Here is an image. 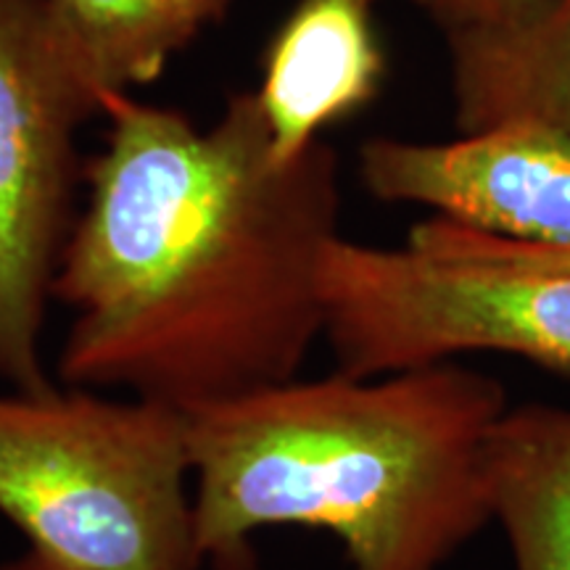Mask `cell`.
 Returning a JSON list of instances; mask_svg holds the SVG:
<instances>
[{"mask_svg":"<svg viewBox=\"0 0 570 570\" xmlns=\"http://www.w3.org/2000/svg\"><path fill=\"white\" fill-rule=\"evenodd\" d=\"M323 338L336 370L377 377L504 352L570 373V273L499 269L410 240L344 235L323 262Z\"/></svg>","mask_w":570,"mask_h":570,"instance_id":"277c9868","label":"cell"},{"mask_svg":"<svg viewBox=\"0 0 570 570\" xmlns=\"http://www.w3.org/2000/svg\"><path fill=\"white\" fill-rule=\"evenodd\" d=\"M230 3L233 0H151L156 19L175 53L190 46L206 27L223 21Z\"/></svg>","mask_w":570,"mask_h":570,"instance_id":"4fadbf2b","label":"cell"},{"mask_svg":"<svg viewBox=\"0 0 570 570\" xmlns=\"http://www.w3.org/2000/svg\"><path fill=\"white\" fill-rule=\"evenodd\" d=\"M0 515L77 570H204L188 412L61 383L0 396Z\"/></svg>","mask_w":570,"mask_h":570,"instance_id":"3957f363","label":"cell"},{"mask_svg":"<svg viewBox=\"0 0 570 570\" xmlns=\"http://www.w3.org/2000/svg\"><path fill=\"white\" fill-rule=\"evenodd\" d=\"M444 46L460 135L520 122L570 135V0L523 24L458 35Z\"/></svg>","mask_w":570,"mask_h":570,"instance_id":"ba28073f","label":"cell"},{"mask_svg":"<svg viewBox=\"0 0 570 570\" xmlns=\"http://www.w3.org/2000/svg\"><path fill=\"white\" fill-rule=\"evenodd\" d=\"M96 114L46 0H0V381L21 394L59 386L42 333L85 175L77 132Z\"/></svg>","mask_w":570,"mask_h":570,"instance_id":"5b68a950","label":"cell"},{"mask_svg":"<svg viewBox=\"0 0 570 570\" xmlns=\"http://www.w3.org/2000/svg\"><path fill=\"white\" fill-rule=\"evenodd\" d=\"M375 9L377 0H296L277 27L254 90L277 159L309 151L375 101L386 77Z\"/></svg>","mask_w":570,"mask_h":570,"instance_id":"52a82bcc","label":"cell"},{"mask_svg":"<svg viewBox=\"0 0 570 570\" xmlns=\"http://www.w3.org/2000/svg\"><path fill=\"white\" fill-rule=\"evenodd\" d=\"M0 570H77V568H71L61 560L48 558V554H42L38 550H27L24 554H19V558L0 562Z\"/></svg>","mask_w":570,"mask_h":570,"instance_id":"5bb4252c","label":"cell"},{"mask_svg":"<svg viewBox=\"0 0 570 570\" xmlns=\"http://www.w3.org/2000/svg\"><path fill=\"white\" fill-rule=\"evenodd\" d=\"M101 117L53 281L56 381L196 412L296 377L325 333L338 154L277 159L254 90L204 130L132 92H106Z\"/></svg>","mask_w":570,"mask_h":570,"instance_id":"6da1fadb","label":"cell"},{"mask_svg":"<svg viewBox=\"0 0 570 570\" xmlns=\"http://www.w3.org/2000/svg\"><path fill=\"white\" fill-rule=\"evenodd\" d=\"M497 377L458 362L377 377H291L188 412L196 544L256 570V537H338L354 570H441L491 520Z\"/></svg>","mask_w":570,"mask_h":570,"instance_id":"7a4b0ae2","label":"cell"},{"mask_svg":"<svg viewBox=\"0 0 570 570\" xmlns=\"http://www.w3.org/2000/svg\"><path fill=\"white\" fill-rule=\"evenodd\" d=\"M407 238L433 246L439 252L479 262V265L515 269V273H570V248L531 246L518 240L473 230L446 217H431L412 227Z\"/></svg>","mask_w":570,"mask_h":570,"instance_id":"8fae6325","label":"cell"},{"mask_svg":"<svg viewBox=\"0 0 570 570\" xmlns=\"http://www.w3.org/2000/svg\"><path fill=\"white\" fill-rule=\"evenodd\" d=\"M370 196L428 206L473 230L570 248V135L504 125L449 142L370 138L360 148Z\"/></svg>","mask_w":570,"mask_h":570,"instance_id":"8992f818","label":"cell"},{"mask_svg":"<svg viewBox=\"0 0 570 570\" xmlns=\"http://www.w3.org/2000/svg\"><path fill=\"white\" fill-rule=\"evenodd\" d=\"M487 487L515 570H570V410L504 412L487 444Z\"/></svg>","mask_w":570,"mask_h":570,"instance_id":"9c48e42d","label":"cell"},{"mask_svg":"<svg viewBox=\"0 0 570 570\" xmlns=\"http://www.w3.org/2000/svg\"><path fill=\"white\" fill-rule=\"evenodd\" d=\"M71 67L98 92H132L159 80L177 56L151 0H46Z\"/></svg>","mask_w":570,"mask_h":570,"instance_id":"30bf717a","label":"cell"},{"mask_svg":"<svg viewBox=\"0 0 570 570\" xmlns=\"http://www.w3.org/2000/svg\"><path fill=\"white\" fill-rule=\"evenodd\" d=\"M441 32V38H458L468 32L502 30L523 24L550 11L558 0H410Z\"/></svg>","mask_w":570,"mask_h":570,"instance_id":"7c38bea8","label":"cell"}]
</instances>
